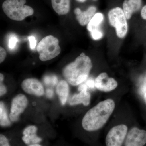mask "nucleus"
<instances>
[{
	"label": "nucleus",
	"instance_id": "f257e3e1",
	"mask_svg": "<svg viewBox=\"0 0 146 146\" xmlns=\"http://www.w3.org/2000/svg\"><path fill=\"white\" fill-rule=\"evenodd\" d=\"M115 103L108 99L99 103L90 109L82 121L83 128L87 131H95L101 128L107 122L115 108Z\"/></svg>",
	"mask_w": 146,
	"mask_h": 146
},
{
	"label": "nucleus",
	"instance_id": "f03ea898",
	"mask_svg": "<svg viewBox=\"0 0 146 146\" xmlns=\"http://www.w3.org/2000/svg\"><path fill=\"white\" fill-rule=\"evenodd\" d=\"M92 68L90 58L82 53L64 68L63 75L71 85L76 86L86 80Z\"/></svg>",
	"mask_w": 146,
	"mask_h": 146
},
{
	"label": "nucleus",
	"instance_id": "7ed1b4c3",
	"mask_svg": "<svg viewBox=\"0 0 146 146\" xmlns=\"http://www.w3.org/2000/svg\"><path fill=\"white\" fill-rule=\"evenodd\" d=\"M26 3V0H6L2 5L3 10L11 20L22 21L34 13L31 7L25 5Z\"/></svg>",
	"mask_w": 146,
	"mask_h": 146
},
{
	"label": "nucleus",
	"instance_id": "20e7f679",
	"mask_svg": "<svg viewBox=\"0 0 146 146\" xmlns=\"http://www.w3.org/2000/svg\"><path fill=\"white\" fill-rule=\"evenodd\" d=\"M59 40L52 35L45 37L37 45V51L39 54V59L42 61L51 60L60 53Z\"/></svg>",
	"mask_w": 146,
	"mask_h": 146
},
{
	"label": "nucleus",
	"instance_id": "39448f33",
	"mask_svg": "<svg viewBox=\"0 0 146 146\" xmlns=\"http://www.w3.org/2000/svg\"><path fill=\"white\" fill-rule=\"evenodd\" d=\"M108 22L115 29L118 38L123 39L127 34L128 25L123 9L119 7L110 9L108 14Z\"/></svg>",
	"mask_w": 146,
	"mask_h": 146
},
{
	"label": "nucleus",
	"instance_id": "423d86ee",
	"mask_svg": "<svg viewBox=\"0 0 146 146\" xmlns=\"http://www.w3.org/2000/svg\"><path fill=\"white\" fill-rule=\"evenodd\" d=\"M127 127L122 124L111 129L106 138L107 146H120L122 145L127 133Z\"/></svg>",
	"mask_w": 146,
	"mask_h": 146
},
{
	"label": "nucleus",
	"instance_id": "0eeeda50",
	"mask_svg": "<svg viewBox=\"0 0 146 146\" xmlns=\"http://www.w3.org/2000/svg\"><path fill=\"white\" fill-rule=\"evenodd\" d=\"M146 143V131L135 127L131 129L127 135L125 146H142Z\"/></svg>",
	"mask_w": 146,
	"mask_h": 146
},
{
	"label": "nucleus",
	"instance_id": "6e6552de",
	"mask_svg": "<svg viewBox=\"0 0 146 146\" xmlns=\"http://www.w3.org/2000/svg\"><path fill=\"white\" fill-rule=\"evenodd\" d=\"M28 104L26 97L23 94H19L12 100L9 117L12 121L18 120L19 116L25 109Z\"/></svg>",
	"mask_w": 146,
	"mask_h": 146
},
{
	"label": "nucleus",
	"instance_id": "1a4fd4ad",
	"mask_svg": "<svg viewBox=\"0 0 146 146\" xmlns=\"http://www.w3.org/2000/svg\"><path fill=\"white\" fill-rule=\"evenodd\" d=\"M95 86L98 90L104 92H110L114 90L118 86L117 81L108 77L107 73H101L95 80Z\"/></svg>",
	"mask_w": 146,
	"mask_h": 146
},
{
	"label": "nucleus",
	"instance_id": "9d476101",
	"mask_svg": "<svg viewBox=\"0 0 146 146\" xmlns=\"http://www.w3.org/2000/svg\"><path fill=\"white\" fill-rule=\"evenodd\" d=\"M24 91L30 94L40 96L44 94V89L41 82L36 79L29 78L25 80L22 83Z\"/></svg>",
	"mask_w": 146,
	"mask_h": 146
},
{
	"label": "nucleus",
	"instance_id": "9b49d317",
	"mask_svg": "<svg viewBox=\"0 0 146 146\" xmlns=\"http://www.w3.org/2000/svg\"><path fill=\"white\" fill-rule=\"evenodd\" d=\"M97 8L94 5L90 6L86 10L82 11L79 8H76L74 12L79 23L82 26L88 25L93 16L96 13Z\"/></svg>",
	"mask_w": 146,
	"mask_h": 146
},
{
	"label": "nucleus",
	"instance_id": "f8f14e48",
	"mask_svg": "<svg viewBox=\"0 0 146 146\" xmlns=\"http://www.w3.org/2000/svg\"><path fill=\"white\" fill-rule=\"evenodd\" d=\"M142 5L143 0H124L122 9L127 20H130L134 13L141 9Z\"/></svg>",
	"mask_w": 146,
	"mask_h": 146
},
{
	"label": "nucleus",
	"instance_id": "ddd939ff",
	"mask_svg": "<svg viewBox=\"0 0 146 146\" xmlns=\"http://www.w3.org/2000/svg\"><path fill=\"white\" fill-rule=\"evenodd\" d=\"M37 128L34 126H30L25 129L23 132L24 136L22 140L27 145H33L37 144L42 141V139L36 136Z\"/></svg>",
	"mask_w": 146,
	"mask_h": 146
},
{
	"label": "nucleus",
	"instance_id": "4468645a",
	"mask_svg": "<svg viewBox=\"0 0 146 146\" xmlns=\"http://www.w3.org/2000/svg\"><path fill=\"white\" fill-rule=\"evenodd\" d=\"M53 9L59 15H66L70 9V0H51Z\"/></svg>",
	"mask_w": 146,
	"mask_h": 146
},
{
	"label": "nucleus",
	"instance_id": "2eb2a0df",
	"mask_svg": "<svg viewBox=\"0 0 146 146\" xmlns=\"http://www.w3.org/2000/svg\"><path fill=\"white\" fill-rule=\"evenodd\" d=\"M90 93L87 92V90H84L80 91L79 94L73 96L69 103L71 105L82 104L84 106H87L90 103Z\"/></svg>",
	"mask_w": 146,
	"mask_h": 146
},
{
	"label": "nucleus",
	"instance_id": "dca6fc26",
	"mask_svg": "<svg viewBox=\"0 0 146 146\" xmlns=\"http://www.w3.org/2000/svg\"><path fill=\"white\" fill-rule=\"evenodd\" d=\"M104 15L101 12L95 13L89 23L87 25V29L90 32L95 30L100 29V26L104 20Z\"/></svg>",
	"mask_w": 146,
	"mask_h": 146
},
{
	"label": "nucleus",
	"instance_id": "f3484780",
	"mask_svg": "<svg viewBox=\"0 0 146 146\" xmlns=\"http://www.w3.org/2000/svg\"><path fill=\"white\" fill-rule=\"evenodd\" d=\"M69 88L68 84L65 80H62L58 84L56 92L62 105L66 103L69 94Z\"/></svg>",
	"mask_w": 146,
	"mask_h": 146
},
{
	"label": "nucleus",
	"instance_id": "a211bd4d",
	"mask_svg": "<svg viewBox=\"0 0 146 146\" xmlns=\"http://www.w3.org/2000/svg\"><path fill=\"white\" fill-rule=\"evenodd\" d=\"M0 124L2 126L10 125V122L7 117L4 105L2 102L0 104Z\"/></svg>",
	"mask_w": 146,
	"mask_h": 146
},
{
	"label": "nucleus",
	"instance_id": "6ab92c4d",
	"mask_svg": "<svg viewBox=\"0 0 146 146\" xmlns=\"http://www.w3.org/2000/svg\"><path fill=\"white\" fill-rule=\"evenodd\" d=\"M90 33L92 39L94 40H99L102 39L104 35L103 32L101 29L93 31Z\"/></svg>",
	"mask_w": 146,
	"mask_h": 146
},
{
	"label": "nucleus",
	"instance_id": "aec40b11",
	"mask_svg": "<svg viewBox=\"0 0 146 146\" xmlns=\"http://www.w3.org/2000/svg\"><path fill=\"white\" fill-rule=\"evenodd\" d=\"M18 41V39L15 37L11 38L9 41L8 46L11 49H13L16 46V43Z\"/></svg>",
	"mask_w": 146,
	"mask_h": 146
},
{
	"label": "nucleus",
	"instance_id": "412c9836",
	"mask_svg": "<svg viewBox=\"0 0 146 146\" xmlns=\"http://www.w3.org/2000/svg\"><path fill=\"white\" fill-rule=\"evenodd\" d=\"M28 39L30 42V48L32 50H33L36 46V40L34 36H31L28 37Z\"/></svg>",
	"mask_w": 146,
	"mask_h": 146
},
{
	"label": "nucleus",
	"instance_id": "4be33fe9",
	"mask_svg": "<svg viewBox=\"0 0 146 146\" xmlns=\"http://www.w3.org/2000/svg\"><path fill=\"white\" fill-rule=\"evenodd\" d=\"M0 146H9L8 141L7 138L2 134L0 135Z\"/></svg>",
	"mask_w": 146,
	"mask_h": 146
},
{
	"label": "nucleus",
	"instance_id": "5701e85b",
	"mask_svg": "<svg viewBox=\"0 0 146 146\" xmlns=\"http://www.w3.org/2000/svg\"><path fill=\"white\" fill-rule=\"evenodd\" d=\"M6 56V52L5 50L3 47H0V63H2L5 59Z\"/></svg>",
	"mask_w": 146,
	"mask_h": 146
},
{
	"label": "nucleus",
	"instance_id": "b1692460",
	"mask_svg": "<svg viewBox=\"0 0 146 146\" xmlns=\"http://www.w3.org/2000/svg\"><path fill=\"white\" fill-rule=\"evenodd\" d=\"M141 16L142 19L146 21V4L141 8Z\"/></svg>",
	"mask_w": 146,
	"mask_h": 146
},
{
	"label": "nucleus",
	"instance_id": "393cba45",
	"mask_svg": "<svg viewBox=\"0 0 146 146\" xmlns=\"http://www.w3.org/2000/svg\"><path fill=\"white\" fill-rule=\"evenodd\" d=\"M86 85L91 89H94L95 86V82L92 79H89L86 82Z\"/></svg>",
	"mask_w": 146,
	"mask_h": 146
},
{
	"label": "nucleus",
	"instance_id": "a878e982",
	"mask_svg": "<svg viewBox=\"0 0 146 146\" xmlns=\"http://www.w3.org/2000/svg\"><path fill=\"white\" fill-rule=\"evenodd\" d=\"M7 92L6 88L5 86H4L3 84L1 83V86H0V95L2 96L6 94Z\"/></svg>",
	"mask_w": 146,
	"mask_h": 146
},
{
	"label": "nucleus",
	"instance_id": "bb28decb",
	"mask_svg": "<svg viewBox=\"0 0 146 146\" xmlns=\"http://www.w3.org/2000/svg\"><path fill=\"white\" fill-rule=\"evenodd\" d=\"M44 81L46 85H48L51 83L52 84V77L48 76L45 77L44 78Z\"/></svg>",
	"mask_w": 146,
	"mask_h": 146
},
{
	"label": "nucleus",
	"instance_id": "cd10ccee",
	"mask_svg": "<svg viewBox=\"0 0 146 146\" xmlns=\"http://www.w3.org/2000/svg\"><path fill=\"white\" fill-rule=\"evenodd\" d=\"M47 96L49 98H51L53 96V91L51 89H48L46 91Z\"/></svg>",
	"mask_w": 146,
	"mask_h": 146
},
{
	"label": "nucleus",
	"instance_id": "c85d7f7f",
	"mask_svg": "<svg viewBox=\"0 0 146 146\" xmlns=\"http://www.w3.org/2000/svg\"><path fill=\"white\" fill-rule=\"evenodd\" d=\"M78 91H81L84 90H87V86L86 85V84H82L81 85H80L78 87Z\"/></svg>",
	"mask_w": 146,
	"mask_h": 146
},
{
	"label": "nucleus",
	"instance_id": "c756f323",
	"mask_svg": "<svg viewBox=\"0 0 146 146\" xmlns=\"http://www.w3.org/2000/svg\"><path fill=\"white\" fill-rule=\"evenodd\" d=\"M57 78L56 76H53L52 77V85H55L57 83Z\"/></svg>",
	"mask_w": 146,
	"mask_h": 146
},
{
	"label": "nucleus",
	"instance_id": "7c9ffc66",
	"mask_svg": "<svg viewBox=\"0 0 146 146\" xmlns=\"http://www.w3.org/2000/svg\"><path fill=\"white\" fill-rule=\"evenodd\" d=\"M4 79V76L3 75V74L1 73L0 74V81H1V83L3 81Z\"/></svg>",
	"mask_w": 146,
	"mask_h": 146
},
{
	"label": "nucleus",
	"instance_id": "2f4dec72",
	"mask_svg": "<svg viewBox=\"0 0 146 146\" xmlns=\"http://www.w3.org/2000/svg\"><path fill=\"white\" fill-rule=\"evenodd\" d=\"M76 1H77L79 2L84 3L86 1V0H76Z\"/></svg>",
	"mask_w": 146,
	"mask_h": 146
},
{
	"label": "nucleus",
	"instance_id": "473e14b6",
	"mask_svg": "<svg viewBox=\"0 0 146 146\" xmlns=\"http://www.w3.org/2000/svg\"><path fill=\"white\" fill-rule=\"evenodd\" d=\"M30 146H40V145H39L38 144H33V145H30Z\"/></svg>",
	"mask_w": 146,
	"mask_h": 146
},
{
	"label": "nucleus",
	"instance_id": "72a5a7b5",
	"mask_svg": "<svg viewBox=\"0 0 146 146\" xmlns=\"http://www.w3.org/2000/svg\"><path fill=\"white\" fill-rule=\"evenodd\" d=\"M144 100H145V102L146 103V93L144 95Z\"/></svg>",
	"mask_w": 146,
	"mask_h": 146
},
{
	"label": "nucleus",
	"instance_id": "f704fd0d",
	"mask_svg": "<svg viewBox=\"0 0 146 146\" xmlns=\"http://www.w3.org/2000/svg\"><path fill=\"white\" fill-rule=\"evenodd\" d=\"M94 1H97V0H94Z\"/></svg>",
	"mask_w": 146,
	"mask_h": 146
}]
</instances>
